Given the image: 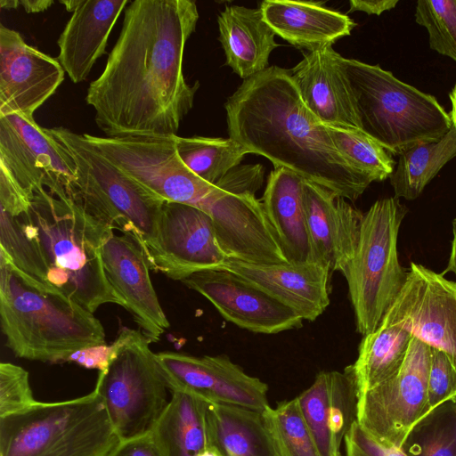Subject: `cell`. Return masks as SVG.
<instances>
[{"label":"cell","instance_id":"6da1fadb","mask_svg":"<svg viewBox=\"0 0 456 456\" xmlns=\"http://www.w3.org/2000/svg\"><path fill=\"white\" fill-rule=\"evenodd\" d=\"M198 20L191 0L129 3L105 68L86 96L106 136L176 134L200 87L186 82L183 69Z\"/></svg>","mask_w":456,"mask_h":456},{"label":"cell","instance_id":"7a4b0ae2","mask_svg":"<svg viewBox=\"0 0 456 456\" xmlns=\"http://www.w3.org/2000/svg\"><path fill=\"white\" fill-rule=\"evenodd\" d=\"M229 137L346 200L372 180L336 148L326 126L304 102L290 70L271 66L243 80L224 103Z\"/></svg>","mask_w":456,"mask_h":456},{"label":"cell","instance_id":"3957f363","mask_svg":"<svg viewBox=\"0 0 456 456\" xmlns=\"http://www.w3.org/2000/svg\"><path fill=\"white\" fill-rule=\"evenodd\" d=\"M46 268L49 285L90 313L108 303L124 307L106 277L102 247L114 230L96 220L66 191L37 189L17 216Z\"/></svg>","mask_w":456,"mask_h":456},{"label":"cell","instance_id":"277c9868","mask_svg":"<svg viewBox=\"0 0 456 456\" xmlns=\"http://www.w3.org/2000/svg\"><path fill=\"white\" fill-rule=\"evenodd\" d=\"M0 319L6 346L20 358L66 362L78 350L104 345L93 313L37 285L0 252Z\"/></svg>","mask_w":456,"mask_h":456},{"label":"cell","instance_id":"5b68a950","mask_svg":"<svg viewBox=\"0 0 456 456\" xmlns=\"http://www.w3.org/2000/svg\"><path fill=\"white\" fill-rule=\"evenodd\" d=\"M341 65L354 97L361 130L390 153L437 141L452 128L450 114L433 95L379 65L344 57Z\"/></svg>","mask_w":456,"mask_h":456},{"label":"cell","instance_id":"8992f818","mask_svg":"<svg viewBox=\"0 0 456 456\" xmlns=\"http://www.w3.org/2000/svg\"><path fill=\"white\" fill-rule=\"evenodd\" d=\"M119 442L94 389L0 418V456H109Z\"/></svg>","mask_w":456,"mask_h":456},{"label":"cell","instance_id":"52a82bcc","mask_svg":"<svg viewBox=\"0 0 456 456\" xmlns=\"http://www.w3.org/2000/svg\"><path fill=\"white\" fill-rule=\"evenodd\" d=\"M76 166L70 197L96 220L131 236L144 254L154 243L165 200L142 187L66 127L47 128Z\"/></svg>","mask_w":456,"mask_h":456},{"label":"cell","instance_id":"ba28073f","mask_svg":"<svg viewBox=\"0 0 456 456\" xmlns=\"http://www.w3.org/2000/svg\"><path fill=\"white\" fill-rule=\"evenodd\" d=\"M406 212L398 198L390 197L377 200L363 214L358 244L344 273L356 330L362 336L379 327L406 282L408 273L397 254Z\"/></svg>","mask_w":456,"mask_h":456},{"label":"cell","instance_id":"9c48e42d","mask_svg":"<svg viewBox=\"0 0 456 456\" xmlns=\"http://www.w3.org/2000/svg\"><path fill=\"white\" fill-rule=\"evenodd\" d=\"M150 343L142 332L122 328L107 369L98 374L94 390L120 441L150 432L170 400Z\"/></svg>","mask_w":456,"mask_h":456},{"label":"cell","instance_id":"30bf717a","mask_svg":"<svg viewBox=\"0 0 456 456\" xmlns=\"http://www.w3.org/2000/svg\"><path fill=\"white\" fill-rule=\"evenodd\" d=\"M431 346L413 338L400 370L357 397V423L379 443L403 449L431 414L428 379Z\"/></svg>","mask_w":456,"mask_h":456},{"label":"cell","instance_id":"8fae6325","mask_svg":"<svg viewBox=\"0 0 456 456\" xmlns=\"http://www.w3.org/2000/svg\"><path fill=\"white\" fill-rule=\"evenodd\" d=\"M0 166L30 198L40 187L70 195L76 180V166L65 146L25 115L0 116Z\"/></svg>","mask_w":456,"mask_h":456},{"label":"cell","instance_id":"7c38bea8","mask_svg":"<svg viewBox=\"0 0 456 456\" xmlns=\"http://www.w3.org/2000/svg\"><path fill=\"white\" fill-rule=\"evenodd\" d=\"M145 256L151 270L179 281L220 270L228 260L211 217L196 207L169 201L163 205L155 241Z\"/></svg>","mask_w":456,"mask_h":456},{"label":"cell","instance_id":"4fadbf2b","mask_svg":"<svg viewBox=\"0 0 456 456\" xmlns=\"http://www.w3.org/2000/svg\"><path fill=\"white\" fill-rule=\"evenodd\" d=\"M381 322L401 323L413 338L444 351L456 368V282L411 262L403 289Z\"/></svg>","mask_w":456,"mask_h":456},{"label":"cell","instance_id":"5bb4252c","mask_svg":"<svg viewBox=\"0 0 456 456\" xmlns=\"http://www.w3.org/2000/svg\"><path fill=\"white\" fill-rule=\"evenodd\" d=\"M156 358L171 392L261 411L271 407L267 384L247 374L225 354L194 356L167 351L156 354Z\"/></svg>","mask_w":456,"mask_h":456},{"label":"cell","instance_id":"9a60e30c","mask_svg":"<svg viewBox=\"0 0 456 456\" xmlns=\"http://www.w3.org/2000/svg\"><path fill=\"white\" fill-rule=\"evenodd\" d=\"M182 282L206 297L226 321L247 330L276 334L303 325L292 309L230 271H201Z\"/></svg>","mask_w":456,"mask_h":456},{"label":"cell","instance_id":"2e32d148","mask_svg":"<svg viewBox=\"0 0 456 456\" xmlns=\"http://www.w3.org/2000/svg\"><path fill=\"white\" fill-rule=\"evenodd\" d=\"M201 210L211 217L228 259L258 265L288 262L256 195L232 193L215 185Z\"/></svg>","mask_w":456,"mask_h":456},{"label":"cell","instance_id":"e0dca14e","mask_svg":"<svg viewBox=\"0 0 456 456\" xmlns=\"http://www.w3.org/2000/svg\"><path fill=\"white\" fill-rule=\"evenodd\" d=\"M57 59L28 45L21 35L0 25V116L33 117L64 80Z\"/></svg>","mask_w":456,"mask_h":456},{"label":"cell","instance_id":"ac0fdd59","mask_svg":"<svg viewBox=\"0 0 456 456\" xmlns=\"http://www.w3.org/2000/svg\"><path fill=\"white\" fill-rule=\"evenodd\" d=\"M102 260L109 283L121 298L141 332L157 342L169 328L150 277L148 259L129 235L108 237L102 247Z\"/></svg>","mask_w":456,"mask_h":456},{"label":"cell","instance_id":"d6986e66","mask_svg":"<svg viewBox=\"0 0 456 456\" xmlns=\"http://www.w3.org/2000/svg\"><path fill=\"white\" fill-rule=\"evenodd\" d=\"M302 199L313 261L344 275L358 244L363 213L346 199L305 179Z\"/></svg>","mask_w":456,"mask_h":456},{"label":"cell","instance_id":"ffe728a7","mask_svg":"<svg viewBox=\"0 0 456 456\" xmlns=\"http://www.w3.org/2000/svg\"><path fill=\"white\" fill-rule=\"evenodd\" d=\"M258 287L303 320H316L330 304L331 272L321 263L258 265L228 259L222 269Z\"/></svg>","mask_w":456,"mask_h":456},{"label":"cell","instance_id":"44dd1931","mask_svg":"<svg viewBox=\"0 0 456 456\" xmlns=\"http://www.w3.org/2000/svg\"><path fill=\"white\" fill-rule=\"evenodd\" d=\"M297 400L320 455L338 456L342 440L357 420V387L352 365L343 372H319Z\"/></svg>","mask_w":456,"mask_h":456},{"label":"cell","instance_id":"7402d4cb","mask_svg":"<svg viewBox=\"0 0 456 456\" xmlns=\"http://www.w3.org/2000/svg\"><path fill=\"white\" fill-rule=\"evenodd\" d=\"M332 45L304 54L290 69L306 107L324 125L361 129L356 104Z\"/></svg>","mask_w":456,"mask_h":456},{"label":"cell","instance_id":"603a6c76","mask_svg":"<svg viewBox=\"0 0 456 456\" xmlns=\"http://www.w3.org/2000/svg\"><path fill=\"white\" fill-rule=\"evenodd\" d=\"M128 0H81L61 33L58 61L75 83L85 81L106 53L110 34Z\"/></svg>","mask_w":456,"mask_h":456},{"label":"cell","instance_id":"cb8c5ba5","mask_svg":"<svg viewBox=\"0 0 456 456\" xmlns=\"http://www.w3.org/2000/svg\"><path fill=\"white\" fill-rule=\"evenodd\" d=\"M259 8L276 36L308 53L332 45L356 26L348 15L323 2L265 0Z\"/></svg>","mask_w":456,"mask_h":456},{"label":"cell","instance_id":"d4e9b609","mask_svg":"<svg viewBox=\"0 0 456 456\" xmlns=\"http://www.w3.org/2000/svg\"><path fill=\"white\" fill-rule=\"evenodd\" d=\"M304 178L276 167L269 174L262 197L267 220L289 263L313 261L302 199Z\"/></svg>","mask_w":456,"mask_h":456},{"label":"cell","instance_id":"484cf974","mask_svg":"<svg viewBox=\"0 0 456 456\" xmlns=\"http://www.w3.org/2000/svg\"><path fill=\"white\" fill-rule=\"evenodd\" d=\"M217 23L225 64L234 73L246 80L268 68L269 56L279 45L259 7L226 5Z\"/></svg>","mask_w":456,"mask_h":456},{"label":"cell","instance_id":"4316f807","mask_svg":"<svg viewBox=\"0 0 456 456\" xmlns=\"http://www.w3.org/2000/svg\"><path fill=\"white\" fill-rule=\"evenodd\" d=\"M210 446L223 456H280L264 411L224 403H208Z\"/></svg>","mask_w":456,"mask_h":456},{"label":"cell","instance_id":"83f0119b","mask_svg":"<svg viewBox=\"0 0 456 456\" xmlns=\"http://www.w3.org/2000/svg\"><path fill=\"white\" fill-rule=\"evenodd\" d=\"M208 404L194 395L171 392L167 408L151 430L163 456H198L210 446Z\"/></svg>","mask_w":456,"mask_h":456},{"label":"cell","instance_id":"f1b7e54d","mask_svg":"<svg viewBox=\"0 0 456 456\" xmlns=\"http://www.w3.org/2000/svg\"><path fill=\"white\" fill-rule=\"evenodd\" d=\"M412 338L411 331L401 323L384 322L373 332L363 336L358 357L352 364L357 397L400 370Z\"/></svg>","mask_w":456,"mask_h":456},{"label":"cell","instance_id":"f546056e","mask_svg":"<svg viewBox=\"0 0 456 456\" xmlns=\"http://www.w3.org/2000/svg\"><path fill=\"white\" fill-rule=\"evenodd\" d=\"M456 157V127L435 142L416 144L399 154L390 175L395 197L416 200L428 183Z\"/></svg>","mask_w":456,"mask_h":456},{"label":"cell","instance_id":"4dcf8cb0","mask_svg":"<svg viewBox=\"0 0 456 456\" xmlns=\"http://www.w3.org/2000/svg\"><path fill=\"white\" fill-rule=\"evenodd\" d=\"M176 149L183 164L203 181L215 185L231 169L240 165L248 151L235 140L176 134Z\"/></svg>","mask_w":456,"mask_h":456},{"label":"cell","instance_id":"1f68e13d","mask_svg":"<svg viewBox=\"0 0 456 456\" xmlns=\"http://www.w3.org/2000/svg\"><path fill=\"white\" fill-rule=\"evenodd\" d=\"M326 127L339 152L372 182L390 177L395 169V160L379 142L359 128Z\"/></svg>","mask_w":456,"mask_h":456},{"label":"cell","instance_id":"d6a6232c","mask_svg":"<svg viewBox=\"0 0 456 456\" xmlns=\"http://www.w3.org/2000/svg\"><path fill=\"white\" fill-rule=\"evenodd\" d=\"M280 456H321L297 397L264 411Z\"/></svg>","mask_w":456,"mask_h":456},{"label":"cell","instance_id":"836d02e7","mask_svg":"<svg viewBox=\"0 0 456 456\" xmlns=\"http://www.w3.org/2000/svg\"><path fill=\"white\" fill-rule=\"evenodd\" d=\"M403 450L410 456H456V411L448 402L411 432Z\"/></svg>","mask_w":456,"mask_h":456},{"label":"cell","instance_id":"e575fe53","mask_svg":"<svg viewBox=\"0 0 456 456\" xmlns=\"http://www.w3.org/2000/svg\"><path fill=\"white\" fill-rule=\"evenodd\" d=\"M0 210V252L37 285L59 294L49 285L44 261L36 247L24 233L18 217L11 216L1 208Z\"/></svg>","mask_w":456,"mask_h":456},{"label":"cell","instance_id":"d590c367","mask_svg":"<svg viewBox=\"0 0 456 456\" xmlns=\"http://www.w3.org/2000/svg\"><path fill=\"white\" fill-rule=\"evenodd\" d=\"M415 20L428 30L430 48L456 61V0H419Z\"/></svg>","mask_w":456,"mask_h":456},{"label":"cell","instance_id":"8d00e7d4","mask_svg":"<svg viewBox=\"0 0 456 456\" xmlns=\"http://www.w3.org/2000/svg\"><path fill=\"white\" fill-rule=\"evenodd\" d=\"M37 401L29 384L28 372L11 362L0 363V418L30 408Z\"/></svg>","mask_w":456,"mask_h":456},{"label":"cell","instance_id":"74e56055","mask_svg":"<svg viewBox=\"0 0 456 456\" xmlns=\"http://www.w3.org/2000/svg\"><path fill=\"white\" fill-rule=\"evenodd\" d=\"M456 400V368L442 350L431 347L428 379V402L431 413Z\"/></svg>","mask_w":456,"mask_h":456},{"label":"cell","instance_id":"f35d334b","mask_svg":"<svg viewBox=\"0 0 456 456\" xmlns=\"http://www.w3.org/2000/svg\"><path fill=\"white\" fill-rule=\"evenodd\" d=\"M265 168L261 164L239 165L231 169L215 185L232 193L256 192L264 182Z\"/></svg>","mask_w":456,"mask_h":456},{"label":"cell","instance_id":"ab89813d","mask_svg":"<svg viewBox=\"0 0 456 456\" xmlns=\"http://www.w3.org/2000/svg\"><path fill=\"white\" fill-rule=\"evenodd\" d=\"M346 456H410L403 449L387 447L364 431L357 420L344 437Z\"/></svg>","mask_w":456,"mask_h":456},{"label":"cell","instance_id":"60d3db41","mask_svg":"<svg viewBox=\"0 0 456 456\" xmlns=\"http://www.w3.org/2000/svg\"><path fill=\"white\" fill-rule=\"evenodd\" d=\"M31 198L22 190L9 171L0 166V208L19 216L29 208Z\"/></svg>","mask_w":456,"mask_h":456},{"label":"cell","instance_id":"b9f144b4","mask_svg":"<svg viewBox=\"0 0 456 456\" xmlns=\"http://www.w3.org/2000/svg\"><path fill=\"white\" fill-rule=\"evenodd\" d=\"M114 344L100 345L77 351L71 354L66 362H75L86 369H95L104 371L112 357Z\"/></svg>","mask_w":456,"mask_h":456},{"label":"cell","instance_id":"7bdbcfd3","mask_svg":"<svg viewBox=\"0 0 456 456\" xmlns=\"http://www.w3.org/2000/svg\"><path fill=\"white\" fill-rule=\"evenodd\" d=\"M109 456H163L151 432L122 440Z\"/></svg>","mask_w":456,"mask_h":456},{"label":"cell","instance_id":"ee69618b","mask_svg":"<svg viewBox=\"0 0 456 456\" xmlns=\"http://www.w3.org/2000/svg\"><path fill=\"white\" fill-rule=\"evenodd\" d=\"M398 4V0H350L349 12L360 11L367 14L380 15L391 10Z\"/></svg>","mask_w":456,"mask_h":456},{"label":"cell","instance_id":"f6af8a7d","mask_svg":"<svg viewBox=\"0 0 456 456\" xmlns=\"http://www.w3.org/2000/svg\"><path fill=\"white\" fill-rule=\"evenodd\" d=\"M53 3V0H21L20 5L27 12L35 13L47 10Z\"/></svg>","mask_w":456,"mask_h":456},{"label":"cell","instance_id":"bcb514c9","mask_svg":"<svg viewBox=\"0 0 456 456\" xmlns=\"http://www.w3.org/2000/svg\"><path fill=\"white\" fill-rule=\"evenodd\" d=\"M453 238L452 241L451 254L446 269L444 273L451 272L456 276V218L452 222Z\"/></svg>","mask_w":456,"mask_h":456},{"label":"cell","instance_id":"7dc6e473","mask_svg":"<svg viewBox=\"0 0 456 456\" xmlns=\"http://www.w3.org/2000/svg\"><path fill=\"white\" fill-rule=\"evenodd\" d=\"M450 100L452 102V110L450 112V117L453 126L456 127V84L450 93Z\"/></svg>","mask_w":456,"mask_h":456},{"label":"cell","instance_id":"c3c4849f","mask_svg":"<svg viewBox=\"0 0 456 456\" xmlns=\"http://www.w3.org/2000/svg\"><path fill=\"white\" fill-rule=\"evenodd\" d=\"M81 0H64V1H60L61 4H62L66 10L68 12H73L77 8V6L79 5Z\"/></svg>","mask_w":456,"mask_h":456},{"label":"cell","instance_id":"681fc988","mask_svg":"<svg viewBox=\"0 0 456 456\" xmlns=\"http://www.w3.org/2000/svg\"><path fill=\"white\" fill-rule=\"evenodd\" d=\"M20 5V1L18 0H1L0 6L3 9H14Z\"/></svg>","mask_w":456,"mask_h":456},{"label":"cell","instance_id":"f907efd6","mask_svg":"<svg viewBox=\"0 0 456 456\" xmlns=\"http://www.w3.org/2000/svg\"><path fill=\"white\" fill-rule=\"evenodd\" d=\"M198 456H223L214 447L208 446L203 450Z\"/></svg>","mask_w":456,"mask_h":456},{"label":"cell","instance_id":"816d5d0a","mask_svg":"<svg viewBox=\"0 0 456 456\" xmlns=\"http://www.w3.org/2000/svg\"><path fill=\"white\" fill-rule=\"evenodd\" d=\"M453 405H454V408H455V411H456V400L453 402Z\"/></svg>","mask_w":456,"mask_h":456},{"label":"cell","instance_id":"f5cc1de1","mask_svg":"<svg viewBox=\"0 0 456 456\" xmlns=\"http://www.w3.org/2000/svg\"><path fill=\"white\" fill-rule=\"evenodd\" d=\"M338 456H343L340 452L338 454Z\"/></svg>","mask_w":456,"mask_h":456}]
</instances>
